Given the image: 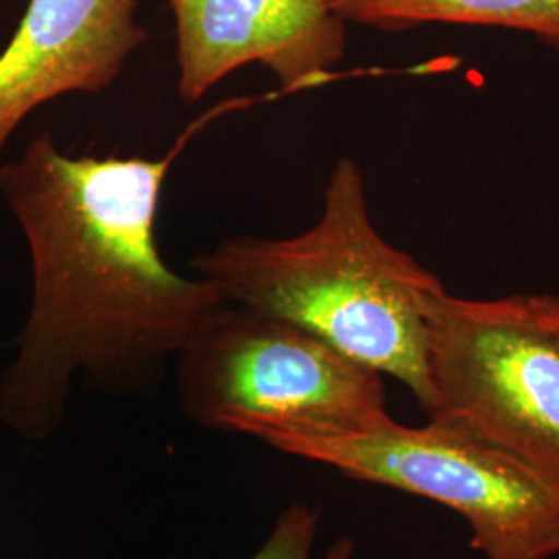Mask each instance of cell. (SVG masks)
Segmentation results:
<instances>
[{
  "label": "cell",
  "mask_w": 559,
  "mask_h": 559,
  "mask_svg": "<svg viewBox=\"0 0 559 559\" xmlns=\"http://www.w3.org/2000/svg\"><path fill=\"white\" fill-rule=\"evenodd\" d=\"M344 23L388 32L419 25H479L531 34L559 60V0H328Z\"/></svg>",
  "instance_id": "8"
},
{
  "label": "cell",
  "mask_w": 559,
  "mask_h": 559,
  "mask_svg": "<svg viewBox=\"0 0 559 559\" xmlns=\"http://www.w3.org/2000/svg\"><path fill=\"white\" fill-rule=\"evenodd\" d=\"M177 94L198 102L240 67L261 64L284 92L316 87L346 55V23L328 0H168Z\"/></svg>",
  "instance_id": "6"
},
{
  "label": "cell",
  "mask_w": 559,
  "mask_h": 559,
  "mask_svg": "<svg viewBox=\"0 0 559 559\" xmlns=\"http://www.w3.org/2000/svg\"><path fill=\"white\" fill-rule=\"evenodd\" d=\"M524 311L559 336V297L556 295H516Z\"/></svg>",
  "instance_id": "10"
},
{
  "label": "cell",
  "mask_w": 559,
  "mask_h": 559,
  "mask_svg": "<svg viewBox=\"0 0 559 559\" xmlns=\"http://www.w3.org/2000/svg\"><path fill=\"white\" fill-rule=\"evenodd\" d=\"M189 265L228 302L309 330L431 408L427 311L443 284L381 237L353 158L336 162L309 230L286 239L228 237Z\"/></svg>",
  "instance_id": "2"
},
{
  "label": "cell",
  "mask_w": 559,
  "mask_h": 559,
  "mask_svg": "<svg viewBox=\"0 0 559 559\" xmlns=\"http://www.w3.org/2000/svg\"><path fill=\"white\" fill-rule=\"evenodd\" d=\"M282 454L320 462L350 479L438 501L464 519L483 559L559 556V489L519 460L448 420H385L342 436H276Z\"/></svg>",
  "instance_id": "4"
},
{
  "label": "cell",
  "mask_w": 559,
  "mask_h": 559,
  "mask_svg": "<svg viewBox=\"0 0 559 559\" xmlns=\"http://www.w3.org/2000/svg\"><path fill=\"white\" fill-rule=\"evenodd\" d=\"M182 413L265 441L380 427L381 373L290 321L226 302L175 359Z\"/></svg>",
  "instance_id": "3"
},
{
  "label": "cell",
  "mask_w": 559,
  "mask_h": 559,
  "mask_svg": "<svg viewBox=\"0 0 559 559\" xmlns=\"http://www.w3.org/2000/svg\"><path fill=\"white\" fill-rule=\"evenodd\" d=\"M140 0H29L0 52V154L25 119L69 94H102L147 40Z\"/></svg>",
  "instance_id": "7"
},
{
  "label": "cell",
  "mask_w": 559,
  "mask_h": 559,
  "mask_svg": "<svg viewBox=\"0 0 559 559\" xmlns=\"http://www.w3.org/2000/svg\"><path fill=\"white\" fill-rule=\"evenodd\" d=\"M321 510L309 503H293L282 510L270 535L249 559H311L320 531ZM357 543L348 535L332 543L323 559H355Z\"/></svg>",
  "instance_id": "9"
},
{
  "label": "cell",
  "mask_w": 559,
  "mask_h": 559,
  "mask_svg": "<svg viewBox=\"0 0 559 559\" xmlns=\"http://www.w3.org/2000/svg\"><path fill=\"white\" fill-rule=\"evenodd\" d=\"M427 415L459 425L559 489V336L519 297L429 300Z\"/></svg>",
  "instance_id": "5"
},
{
  "label": "cell",
  "mask_w": 559,
  "mask_h": 559,
  "mask_svg": "<svg viewBox=\"0 0 559 559\" xmlns=\"http://www.w3.org/2000/svg\"><path fill=\"white\" fill-rule=\"evenodd\" d=\"M177 154L69 156L40 133L0 166L34 274L17 357L0 373V420L21 438L59 431L75 378L108 396L156 394L228 302L210 280L170 270L158 249Z\"/></svg>",
  "instance_id": "1"
}]
</instances>
